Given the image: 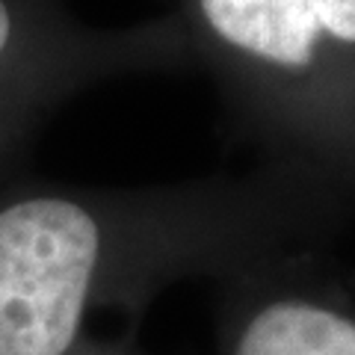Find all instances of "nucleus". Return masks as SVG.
I'll return each mask as SVG.
<instances>
[{
  "instance_id": "7ed1b4c3",
  "label": "nucleus",
  "mask_w": 355,
  "mask_h": 355,
  "mask_svg": "<svg viewBox=\"0 0 355 355\" xmlns=\"http://www.w3.org/2000/svg\"><path fill=\"white\" fill-rule=\"evenodd\" d=\"M237 355H355V323L308 302H275L243 331Z\"/></svg>"
},
{
  "instance_id": "f03ea898",
  "label": "nucleus",
  "mask_w": 355,
  "mask_h": 355,
  "mask_svg": "<svg viewBox=\"0 0 355 355\" xmlns=\"http://www.w3.org/2000/svg\"><path fill=\"white\" fill-rule=\"evenodd\" d=\"M225 42L282 65H305L320 36L355 42V0H202Z\"/></svg>"
},
{
  "instance_id": "f257e3e1",
  "label": "nucleus",
  "mask_w": 355,
  "mask_h": 355,
  "mask_svg": "<svg viewBox=\"0 0 355 355\" xmlns=\"http://www.w3.org/2000/svg\"><path fill=\"white\" fill-rule=\"evenodd\" d=\"M104 237L83 205L27 196L0 205V355H69Z\"/></svg>"
},
{
  "instance_id": "39448f33",
  "label": "nucleus",
  "mask_w": 355,
  "mask_h": 355,
  "mask_svg": "<svg viewBox=\"0 0 355 355\" xmlns=\"http://www.w3.org/2000/svg\"><path fill=\"white\" fill-rule=\"evenodd\" d=\"M71 355V352H69ZM80 355H101V352H80Z\"/></svg>"
},
{
  "instance_id": "20e7f679",
  "label": "nucleus",
  "mask_w": 355,
  "mask_h": 355,
  "mask_svg": "<svg viewBox=\"0 0 355 355\" xmlns=\"http://www.w3.org/2000/svg\"><path fill=\"white\" fill-rule=\"evenodd\" d=\"M12 42H15V9L9 0H0V69L9 60Z\"/></svg>"
}]
</instances>
